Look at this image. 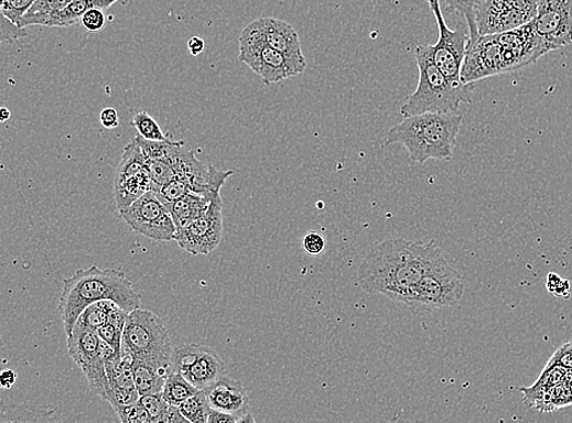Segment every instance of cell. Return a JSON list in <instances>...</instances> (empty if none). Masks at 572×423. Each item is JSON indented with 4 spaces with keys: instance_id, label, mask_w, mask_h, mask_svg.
Returning <instances> with one entry per match:
<instances>
[{
    "instance_id": "1",
    "label": "cell",
    "mask_w": 572,
    "mask_h": 423,
    "mask_svg": "<svg viewBox=\"0 0 572 423\" xmlns=\"http://www.w3.org/2000/svg\"><path fill=\"white\" fill-rule=\"evenodd\" d=\"M444 258L434 241L391 238L369 251L359 267L358 279L366 293L408 305L418 283Z\"/></svg>"
},
{
    "instance_id": "2",
    "label": "cell",
    "mask_w": 572,
    "mask_h": 423,
    "mask_svg": "<svg viewBox=\"0 0 572 423\" xmlns=\"http://www.w3.org/2000/svg\"><path fill=\"white\" fill-rule=\"evenodd\" d=\"M552 52L533 22L506 32L485 34L468 42L462 82L474 85L482 79L509 74L539 62Z\"/></svg>"
},
{
    "instance_id": "3",
    "label": "cell",
    "mask_w": 572,
    "mask_h": 423,
    "mask_svg": "<svg viewBox=\"0 0 572 423\" xmlns=\"http://www.w3.org/2000/svg\"><path fill=\"white\" fill-rule=\"evenodd\" d=\"M100 301L117 303L129 313L141 307L140 293L121 271L91 267L64 279L60 311L66 337L72 336L85 308Z\"/></svg>"
},
{
    "instance_id": "4",
    "label": "cell",
    "mask_w": 572,
    "mask_h": 423,
    "mask_svg": "<svg viewBox=\"0 0 572 423\" xmlns=\"http://www.w3.org/2000/svg\"><path fill=\"white\" fill-rule=\"evenodd\" d=\"M463 117L456 112H427L406 118L387 132L385 145H403L414 163L453 158Z\"/></svg>"
},
{
    "instance_id": "5",
    "label": "cell",
    "mask_w": 572,
    "mask_h": 423,
    "mask_svg": "<svg viewBox=\"0 0 572 423\" xmlns=\"http://www.w3.org/2000/svg\"><path fill=\"white\" fill-rule=\"evenodd\" d=\"M415 58L419 84L400 108L404 118L427 112H456L463 102H472L475 86L452 83L434 63L431 45H419Z\"/></svg>"
},
{
    "instance_id": "6",
    "label": "cell",
    "mask_w": 572,
    "mask_h": 423,
    "mask_svg": "<svg viewBox=\"0 0 572 423\" xmlns=\"http://www.w3.org/2000/svg\"><path fill=\"white\" fill-rule=\"evenodd\" d=\"M122 354L171 370L174 348L162 317L139 307L131 312L122 334Z\"/></svg>"
},
{
    "instance_id": "7",
    "label": "cell",
    "mask_w": 572,
    "mask_h": 423,
    "mask_svg": "<svg viewBox=\"0 0 572 423\" xmlns=\"http://www.w3.org/2000/svg\"><path fill=\"white\" fill-rule=\"evenodd\" d=\"M465 293V281L447 259L433 267L418 283L407 306L438 311L460 304Z\"/></svg>"
},
{
    "instance_id": "8",
    "label": "cell",
    "mask_w": 572,
    "mask_h": 423,
    "mask_svg": "<svg viewBox=\"0 0 572 423\" xmlns=\"http://www.w3.org/2000/svg\"><path fill=\"white\" fill-rule=\"evenodd\" d=\"M238 59L260 76L267 85L279 84L301 75L288 56L272 48L250 25L239 36Z\"/></svg>"
},
{
    "instance_id": "9",
    "label": "cell",
    "mask_w": 572,
    "mask_h": 423,
    "mask_svg": "<svg viewBox=\"0 0 572 423\" xmlns=\"http://www.w3.org/2000/svg\"><path fill=\"white\" fill-rule=\"evenodd\" d=\"M67 350L85 373L90 391L107 402L109 381L98 333L75 327L72 336L67 337Z\"/></svg>"
},
{
    "instance_id": "10",
    "label": "cell",
    "mask_w": 572,
    "mask_h": 423,
    "mask_svg": "<svg viewBox=\"0 0 572 423\" xmlns=\"http://www.w3.org/2000/svg\"><path fill=\"white\" fill-rule=\"evenodd\" d=\"M120 214L134 232L151 238L153 241H175L177 228L173 216L152 191L145 193L129 209L120 212Z\"/></svg>"
},
{
    "instance_id": "11",
    "label": "cell",
    "mask_w": 572,
    "mask_h": 423,
    "mask_svg": "<svg viewBox=\"0 0 572 423\" xmlns=\"http://www.w3.org/2000/svg\"><path fill=\"white\" fill-rule=\"evenodd\" d=\"M540 0H483L477 10L479 36L510 31L530 24Z\"/></svg>"
},
{
    "instance_id": "12",
    "label": "cell",
    "mask_w": 572,
    "mask_h": 423,
    "mask_svg": "<svg viewBox=\"0 0 572 423\" xmlns=\"http://www.w3.org/2000/svg\"><path fill=\"white\" fill-rule=\"evenodd\" d=\"M183 147L185 144L179 145L165 162L174 169L176 176L187 182L192 193L211 199L220 196L227 178L234 175V171H220L204 165L192 151H186Z\"/></svg>"
},
{
    "instance_id": "13",
    "label": "cell",
    "mask_w": 572,
    "mask_h": 423,
    "mask_svg": "<svg viewBox=\"0 0 572 423\" xmlns=\"http://www.w3.org/2000/svg\"><path fill=\"white\" fill-rule=\"evenodd\" d=\"M224 200L216 197L207 213L177 230L175 241L192 256H208L219 247L224 234Z\"/></svg>"
},
{
    "instance_id": "14",
    "label": "cell",
    "mask_w": 572,
    "mask_h": 423,
    "mask_svg": "<svg viewBox=\"0 0 572 423\" xmlns=\"http://www.w3.org/2000/svg\"><path fill=\"white\" fill-rule=\"evenodd\" d=\"M434 18H436L440 39L431 45L434 63L452 83L463 84L462 68L466 55L468 36L462 31H453L445 24L441 0H427Z\"/></svg>"
},
{
    "instance_id": "15",
    "label": "cell",
    "mask_w": 572,
    "mask_h": 423,
    "mask_svg": "<svg viewBox=\"0 0 572 423\" xmlns=\"http://www.w3.org/2000/svg\"><path fill=\"white\" fill-rule=\"evenodd\" d=\"M532 22L551 51L572 44V0H540Z\"/></svg>"
},
{
    "instance_id": "16",
    "label": "cell",
    "mask_w": 572,
    "mask_h": 423,
    "mask_svg": "<svg viewBox=\"0 0 572 423\" xmlns=\"http://www.w3.org/2000/svg\"><path fill=\"white\" fill-rule=\"evenodd\" d=\"M259 36L265 40L272 48L281 52L294 65L300 74L306 68L305 56L302 51V44L299 33L289 24V22L274 18H260L250 22Z\"/></svg>"
},
{
    "instance_id": "17",
    "label": "cell",
    "mask_w": 572,
    "mask_h": 423,
    "mask_svg": "<svg viewBox=\"0 0 572 423\" xmlns=\"http://www.w3.org/2000/svg\"><path fill=\"white\" fill-rule=\"evenodd\" d=\"M105 361L109 381L107 402L112 408L139 402L141 395L134 383L132 358L122 354Z\"/></svg>"
},
{
    "instance_id": "18",
    "label": "cell",
    "mask_w": 572,
    "mask_h": 423,
    "mask_svg": "<svg viewBox=\"0 0 572 423\" xmlns=\"http://www.w3.org/2000/svg\"><path fill=\"white\" fill-rule=\"evenodd\" d=\"M207 393L209 404L213 409L224 411V413L244 417L248 414L249 395L245 386L225 376L219 382L208 388ZM241 423V421H239Z\"/></svg>"
},
{
    "instance_id": "19",
    "label": "cell",
    "mask_w": 572,
    "mask_h": 423,
    "mask_svg": "<svg viewBox=\"0 0 572 423\" xmlns=\"http://www.w3.org/2000/svg\"><path fill=\"white\" fill-rule=\"evenodd\" d=\"M182 375L199 391H207L224 379L226 369L220 357L213 349L205 347L201 357Z\"/></svg>"
},
{
    "instance_id": "20",
    "label": "cell",
    "mask_w": 572,
    "mask_h": 423,
    "mask_svg": "<svg viewBox=\"0 0 572 423\" xmlns=\"http://www.w3.org/2000/svg\"><path fill=\"white\" fill-rule=\"evenodd\" d=\"M119 0H73L63 10L58 11L51 17L44 18L39 22V26L47 28H68L77 24L82 21L84 15L90 9H109L112 4H116Z\"/></svg>"
},
{
    "instance_id": "21",
    "label": "cell",
    "mask_w": 572,
    "mask_h": 423,
    "mask_svg": "<svg viewBox=\"0 0 572 423\" xmlns=\"http://www.w3.org/2000/svg\"><path fill=\"white\" fill-rule=\"evenodd\" d=\"M214 199L190 193L173 203L165 204L169 213L173 216L177 230L188 226L211 208Z\"/></svg>"
},
{
    "instance_id": "22",
    "label": "cell",
    "mask_w": 572,
    "mask_h": 423,
    "mask_svg": "<svg viewBox=\"0 0 572 423\" xmlns=\"http://www.w3.org/2000/svg\"><path fill=\"white\" fill-rule=\"evenodd\" d=\"M137 391L140 395L162 393L171 370L158 368L143 360H132Z\"/></svg>"
},
{
    "instance_id": "23",
    "label": "cell",
    "mask_w": 572,
    "mask_h": 423,
    "mask_svg": "<svg viewBox=\"0 0 572 423\" xmlns=\"http://www.w3.org/2000/svg\"><path fill=\"white\" fill-rule=\"evenodd\" d=\"M566 369L564 368H552L542 371L540 379L537 380L531 387H521L520 392L524 397V402L530 408H533L537 402L549 391L551 388L560 382L565 381Z\"/></svg>"
},
{
    "instance_id": "24",
    "label": "cell",
    "mask_w": 572,
    "mask_h": 423,
    "mask_svg": "<svg viewBox=\"0 0 572 423\" xmlns=\"http://www.w3.org/2000/svg\"><path fill=\"white\" fill-rule=\"evenodd\" d=\"M198 392V388L194 387L185 376L177 371H171L162 393L169 404L179 406Z\"/></svg>"
},
{
    "instance_id": "25",
    "label": "cell",
    "mask_w": 572,
    "mask_h": 423,
    "mask_svg": "<svg viewBox=\"0 0 572 423\" xmlns=\"http://www.w3.org/2000/svg\"><path fill=\"white\" fill-rule=\"evenodd\" d=\"M570 405H572V391L569 383L563 381L551 388L533 408L541 413H554Z\"/></svg>"
},
{
    "instance_id": "26",
    "label": "cell",
    "mask_w": 572,
    "mask_h": 423,
    "mask_svg": "<svg viewBox=\"0 0 572 423\" xmlns=\"http://www.w3.org/2000/svg\"><path fill=\"white\" fill-rule=\"evenodd\" d=\"M73 0H37L29 13L19 22L20 28L39 25V22L51 17L71 4Z\"/></svg>"
},
{
    "instance_id": "27",
    "label": "cell",
    "mask_w": 572,
    "mask_h": 423,
    "mask_svg": "<svg viewBox=\"0 0 572 423\" xmlns=\"http://www.w3.org/2000/svg\"><path fill=\"white\" fill-rule=\"evenodd\" d=\"M181 413L191 423H208L211 404L205 391L192 395L179 405Z\"/></svg>"
},
{
    "instance_id": "28",
    "label": "cell",
    "mask_w": 572,
    "mask_h": 423,
    "mask_svg": "<svg viewBox=\"0 0 572 423\" xmlns=\"http://www.w3.org/2000/svg\"><path fill=\"white\" fill-rule=\"evenodd\" d=\"M444 4L450 9L457 11L464 17L468 28V42H473L479 37L477 29V10L483 0H443Z\"/></svg>"
},
{
    "instance_id": "29",
    "label": "cell",
    "mask_w": 572,
    "mask_h": 423,
    "mask_svg": "<svg viewBox=\"0 0 572 423\" xmlns=\"http://www.w3.org/2000/svg\"><path fill=\"white\" fill-rule=\"evenodd\" d=\"M110 302L100 301L87 306L83 314L78 316L75 327L98 333V329L108 323V306Z\"/></svg>"
},
{
    "instance_id": "30",
    "label": "cell",
    "mask_w": 572,
    "mask_h": 423,
    "mask_svg": "<svg viewBox=\"0 0 572 423\" xmlns=\"http://www.w3.org/2000/svg\"><path fill=\"white\" fill-rule=\"evenodd\" d=\"M133 128L139 132L141 137L150 141H166L162 128L153 119L150 113L145 111L137 112L132 120Z\"/></svg>"
},
{
    "instance_id": "31",
    "label": "cell",
    "mask_w": 572,
    "mask_h": 423,
    "mask_svg": "<svg viewBox=\"0 0 572 423\" xmlns=\"http://www.w3.org/2000/svg\"><path fill=\"white\" fill-rule=\"evenodd\" d=\"M134 141L140 144L147 159L157 160H165L179 145L185 144L183 141H150L140 134L136 137Z\"/></svg>"
},
{
    "instance_id": "32",
    "label": "cell",
    "mask_w": 572,
    "mask_h": 423,
    "mask_svg": "<svg viewBox=\"0 0 572 423\" xmlns=\"http://www.w3.org/2000/svg\"><path fill=\"white\" fill-rule=\"evenodd\" d=\"M147 167L152 178V192L158 191L176 177L174 169L165 160L147 159Z\"/></svg>"
},
{
    "instance_id": "33",
    "label": "cell",
    "mask_w": 572,
    "mask_h": 423,
    "mask_svg": "<svg viewBox=\"0 0 572 423\" xmlns=\"http://www.w3.org/2000/svg\"><path fill=\"white\" fill-rule=\"evenodd\" d=\"M153 193H155L157 197L164 204H169L187 196V194L192 192L187 182L176 176L174 180H171L166 185L160 187Z\"/></svg>"
},
{
    "instance_id": "34",
    "label": "cell",
    "mask_w": 572,
    "mask_h": 423,
    "mask_svg": "<svg viewBox=\"0 0 572 423\" xmlns=\"http://www.w3.org/2000/svg\"><path fill=\"white\" fill-rule=\"evenodd\" d=\"M122 423H153V419L140 402L130 405L114 406Z\"/></svg>"
},
{
    "instance_id": "35",
    "label": "cell",
    "mask_w": 572,
    "mask_h": 423,
    "mask_svg": "<svg viewBox=\"0 0 572 423\" xmlns=\"http://www.w3.org/2000/svg\"><path fill=\"white\" fill-rule=\"evenodd\" d=\"M140 402L147 409L148 413H150L151 417L153 419V423L163 422V417L166 414L170 405L166 402L163 393L142 395L140 398Z\"/></svg>"
},
{
    "instance_id": "36",
    "label": "cell",
    "mask_w": 572,
    "mask_h": 423,
    "mask_svg": "<svg viewBox=\"0 0 572 423\" xmlns=\"http://www.w3.org/2000/svg\"><path fill=\"white\" fill-rule=\"evenodd\" d=\"M36 2L37 0H2L0 13L19 25L21 19L29 13V10Z\"/></svg>"
},
{
    "instance_id": "37",
    "label": "cell",
    "mask_w": 572,
    "mask_h": 423,
    "mask_svg": "<svg viewBox=\"0 0 572 423\" xmlns=\"http://www.w3.org/2000/svg\"><path fill=\"white\" fill-rule=\"evenodd\" d=\"M0 41L2 43H14L15 41L25 37L26 31L24 28H20L15 22L9 20L7 17H4L2 13H0Z\"/></svg>"
},
{
    "instance_id": "38",
    "label": "cell",
    "mask_w": 572,
    "mask_h": 423,
    "mask_svg": "<svg viewBox=\"0 0 572 423\" xmlns=\"http://www.w3.org/2000/svg\"><path fill=\"white\" fill-rule=\"evenodd\" d=\"M552 368L572 369V341L566 343V345L553 354L551 360L547 362L544 370Z\"/></svg>"
},
{
    "instance_id": "39",
    "label": "cell",
    "mask_w": 572,
    "mask_h": 423,
    "mask_svg": "<svg viewBox=\"0 0 572 423\" xmlns=\"http://www.w3.org/2000/svg\"><path fill=\"white\" fill-rule=\"evenodd\" d=\"M122 334L123 329L118 328L117 326H114L109 323L106 325H102L98 329V335L101 340H105L110 345L112 348H116L117 350L121 351L122 348Z\"/></svg>"
},
{
    "instance_id": "40",
    "label": "cell",
    "mask_w": 572,
    "mask_h": 423,
    "mask_svg": "<svg viewBox=\"0 0 572 423\" xmlns=\"http://www.w3.org/2000/svg\"><path fill=\"white\" fill-rule=\"evenodd\" d=\"M82 22L87 31L98 32L106 26V15L101 9H90L84 15Z\"/></svg>"
},
{
    "instance_id": "41",
    "label": "cell",
    "mask_w": 572,
    "mask_h": 423,
    "mask_svg": "<svg viewBox=\"0 0 572 423\" xmlns=\"http://www.w3.org/2000/svg\"><path fill=\"white\" fill-rule=\"evenodd\" d=\"M326 248V239L316 232L307 234L303 238V249L307 254L319 256L322 254Z\"/></svg>"
},
{
    "instance_id": "42",
    "label": "cell",
    "mask_w": 572,
    "mask_h": 423,
    "mask_svg": "<svg viewBox=\"0 0 572 423\" xmlns=\"http://www.w3.org/2000/svg\"><path fill=\"white\" fill-rule=\"evenodd\" d=\"M547 289L549 292L557 296H564L568 299L570 292V283L569 281L563 280L558 276L557 273H549L547 280Z\"/></svg>"
},
{
    "instance_id": "43",
    "label": "cell",
    "mask_w": 572,
    "mask_h": 423,
    "mask_svg": "<svg viewBox=\"0 0 572 423\" xmlns=\"http://www.w3.org/2000/svg\"><path fill=\"white\" fill-rule=\"evenodd\" d=\"M100 122L106 129H117L119 126V113L114 108H106L100 112Z\"/></svg>"
},
{
    "instance_id": "44",
    "label": "cell",
    "mask_w": 572,
    "mask_h": 423,
    "mask_svg": "<svg viewBox=\"0 0 572 423\" xmlns=\"http://www.w3.org/2000/svg\"><path fill=\"white\" fill-rule=\"evenodd\" d=\"M241 417L224 413V411L211 409L208 423H239Z\"/></svg>"
},
{
    "instance_id": "45",
    "label": "cell",
    "mask_w": 572,
    "mask_h": 423,
    "mask_svg": "<svg viewBox=\"0 0 572 423\" xmlns=\"http://www.w3.org/2000/svg\"><path fill=\"white\" fill-rule=\"evenodd\" d=\"M180 422H188V420L182 415L179 406L169 405L166 414L163 417L162 423H180Z\"/></svg>"
},
{
    "instance_id": "46",
    "label": "cell",
    "mask_w": 572,
    "mask_h": 423,
    "mask_svg": "<svg viewBox=\"0 0 572 423\" xmlns=\"http://www.w3.org/2000/svg\"><path fill=\"white\" fill-rule=\"evenodd\" d=\"M18 381V375L13 370H4L2 375H0V386L4 388V390H11L15 386Z\"/></svg>"
},
{
    "instance_id": "47",
    "label": "cell",
    "mask_w": 572,
    "mask_h": 423,
    "mask_svg": "<svg viewBox=\"0 0 572 423\" xmlns=\"http://www.w3.org/2000/svg\"><path fill=\"white\" fill-rule=\"evenodd\" d=\"M205 48V42L199 37H192L188 41V51L193 56H197L203 53Z\"/></svg>"
},
{
    "instance_id": "48",
    "label": "cell",
    "mask_w": 572,
    "mask_h": 423,
    "mask_svg": "<svg viewBox=\"0 0 572 423\" xmlns=\"http://www.w3.org/2000/svg\"><path fill=\"white\" fill-rule=\"evenodd\" d=\"M0 113H2L3 122L8 121L11 118V112L7 108H3L2 110H0Z\"/></svg>"
},
{
    "instance_id": "49",
    "label": "cell",
    "mask_w": 572,
    "mask_h": 423,
    "mask_svg": "<svg viewBox=\"0 0 572 423\" xmlns=\"http://www.w3.org/2000/svg\"><path fill=\"white\" fill-rule=\"evenodd\" d=\"M565 381L572 383V369H566Z\"/></svg>"
},
{
    "instance_id": "50",
    "label": "cell",
    "mask_w": 572,
    "mask_h": 423,
    "mask_svg": "<svg viewBox=\"0 0 572 423\" xmlns=\"http://www.w3.org/2000/svg\"><path fill=\"white\" fill-rule=\"evenodd\" d=\"M570 388H571V391H572V383H569Z\"/></svg>"
},
{
    "instance_id": "51",
    "label": "cell",
    "mask_w": 572,
    "mask_h": 423,
    "mask_svg": "<svg viewBox=\"0 0 572 423\" xmlns=\"http://www.w3.org/2000/svg\"><path fill=\"white\" fill-rule=\"evenodd\" d=\"M122 2H126V0H122Z\"/></svg>"
}]
</instances>
